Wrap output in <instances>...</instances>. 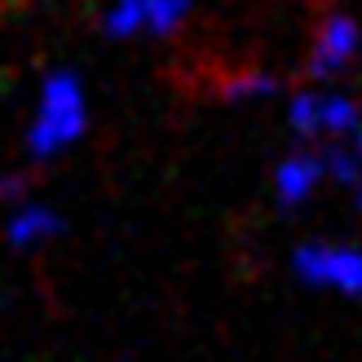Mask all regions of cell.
Returning <instances> with one entry per match:
<instances>
[{"instance_id":"cell-2","label":"cell","mask_w":362,"mask_h":362,"mask_svg":"<svg viewBox=\"0 0 362 362\" xmlns=\"http://www.w3.org/2000/svg\"><path fill=\"white\" fill-rule=\"evenodd\" d=\"M287 124L300 141H349L362 129V106L354 93L336 84H314V88H296L287 98Z\"/></svg>"},{"instance_id":"cell-5","label":"cell","mask_w":362,"mask_h":362,"mask_svg":"<svg viewBox=\"0 0 362 362\" xmlns=\"http://www.w3.org/2000/svg\"><path fill=\"white\" fill-rule=\"evenodd\" d=\"M190 13H194V0H111L102 13V31L111 40L173 35Z\"/></svg>"},{"instance_id":"cell-8","label":"cell","mask_w":362,"mask_h":362,"mask_svg":"<svg viewBox=\"0 0 362 362\" xmlns=\"http://www.w3.org/2000/svg\"><path fill=\"white\" fill-rule=\"evenodd\" d=\"M279 93V80L269 71H252V76H234L226 84V98L234 102H257V98H274Z\"/></svg>"},{"instance_id":"cell-9","label":"cell","mask_w":362,"mask_h":362,"mask_svg":"<svg viewBox=\"0 0 362 362\" xmlns=\"http://www.w3.org/2000/svg\"><path fill=\"white\" fill-rule=\"evenodd\" d=\"M31 186L23 173H0V204H18V199H27Z\"/></svg>"},{"instance_id":"cell-3","label":"cell","mask_w":362,"mask_h":362,"mask_svg":"<svg viewBox=\"0 0 362 362\" xmlns=\"http://www.w3.org/2000/svg\"><path fill=\"white\" fill-rule=\"evenodd\" d=\"M300 283L336 296H362V247L358 243H300L292 252Z\"/></svg>"},{"instance_id":"cell-4","label":"cell","mask_w":362,"mask_h":362,"mask_svg":"<svg viewBox=\"0 0 362 362\" xmlns=\"http://www.w3.org/2000/svg\"><path fill=\"white\" fill-rule=\"evenodd\" d=\"M358 53H362V27H358V18L345 13V9H332L318 23L314 40H310L305 76H310V84H336L358 62Z\"/></svg>"},{"instance_id":"cell-6","label":"cell","mask_w":362,"mask_h":362,"mask_svg":"<svg viewBox=\"0 0 362 362\" xmlns=\"http://www.w3.org/2000/svg\"><path fill=\"white\" fill-rule=\"evenodd\" d=\"M322 181H327V155H322V146L305 141L300 151H292L274 168V199H279V208H305L318 194Z\"/></svg>"},{"instance_id":"cell-7","label":"cell","mask_w":362,"mask_h":362,"mask_svg":"<svg viewBox=\"0 0 362 362\" xmlns=\"http://www.w3.org/2000/svg\"><path fill=\"white\" fill-rule=\"evenodd\" d=\"M62 230H66V221H62V212L53 208V204H45V199H18V204H9V216H5V239H9V247H18V252H35V247H45V243H53V239H62Z\"/></svg>"},{"instance_id":"cell-10","label":"cell","mask_w":362,"mask_h":362,"mask_svg":"<svg viewBox=\"0 0 362 362\" xmlns=\"http://www.w3.org/2000/svg\"><path fill=\"white\" fill-rule=\"evenodd\" d=\"M349 146H354V151H358V159H362V129H358V133L349 137Z\"/></svg>"},{"instance_id":"cell-1","label":"cell","mask_w":362,"mask_h":362,"mask_svg":"<svg viewBox=\"0 0 362 362\" xmlns=\"http://www.w3.org/2000/svg\"><path fill=\"white\" fill-rule=\"evenodd\" d=\"M88 88L76 71H49L40 80V93L31 106V124H27V155L31 159H53L71 151L76 141L88 133Z\"/></svg>"}]
</instances>
